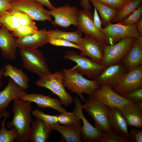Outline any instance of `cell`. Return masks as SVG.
<instances>
[{
  "instance_id": "cell-41",
  "label": "cell",
  "mask_w": 142,
  "mask_h": 142,
  "mask_svg": "<svg viewBox=\"0 0 142 142\" xmlns=\"http://www.w3.org/2000/svg\"><path fill=\"white\" fill-rule=\"evenodd\" d=\"M130 139L132 142H142V129L136 128H130Z\"/></svg>"
},
{
  "instance_id": "cell-39",
  "label": "cell",
  "mask_w": 142,
  "mask_h": 142,
  "mask_svg": "<svg viewBox=\"0 0 142 142\" xmlns=\"http://www.w3.org/2000/svg\"><path fill=\"white\" fill-rule=\"evenodd\" d=\"M122 96L131 100L134 103H142V88L136 89Z\"/></svg>"
},
{
  "instance_id": "cell-34",
  "label": "cell",
  "mask_w": 142,
  "mask_h": 142,
  "mask_svg": "<svg viewBox=\"0 0 142 142\" xmlns=\"http://www.w3.org/2000/svg\"><path fill=\"white\" fill-rule=\"evenodd\" d=\"M48 43L52 45L72 47L80 50V47L77 44L61 38L53 36H48Z\"/></svg>"
},
{
  "instance_id": "cell-16",
  "label": "cell",
  "mask_w": 142,
  "mask_h": 142,
  "mask_svg": "<svg viewBox=\"0 0 142 142\" xmlns=\"http://www.w3.org/2000/svg\"><path fill=\"white\" fill-rule=\"evenodd\" d=\"M127 73L119 62L106 67L94 80L100 86L106 85L113 88Z\"/></svg>"
},
{
  "instance_id": "cell-10",
  "label": "cell",
  "mask_w": 142,
  "mask_h": 142,
  "mask_svg": "<svg viewBox=\"0 0 142 142\" xmlns=\"http://www.w3.org/2000/svg\"><path fill=\"white\" fill-rule=\"evenodd\" d=\"M93 95L98 100L108 106L120 109L125 104L134 102L115 92L111 87L102 85L95 90Z\"/></svg>"
},
{
  "instance_id": "cell-2",
  "label": "cell",
  "mask_w": 142,
  "mask_h": 142,
  "mask_svg": "<svg viewBox=\"0 0 142 142\" xmlns=\"http://www.w3.org/2000/svg\"><path fill=\"white\" fill-rule=\"evenodd\" d=\"M62 72L64 75L63 83L65 88L72 92L77 94L83 102L85 99L83 93L92 96L94 91L100 87L94 80H88L83 77L75 66L68 69H63Z\"/></svg>"
},
{
  "instance_id": "cell-30",
  "label": "cell",
  "mask_w": 142,
  "mask_h": 142,
  "mask_svg": "<svg viewBox=\"0 0 142 142\" xmlns=\"http://www.w3.org/2000/svg\"><path fill=\"white\" fill-rule=\"evenodd\" d=\"M46 33L48 36L58 37L77 44L82 37L83 33L78 29L76 31L73 32L50 29L47 31Z\"/></svg>"
},
{
  "instance_id": "cell-50",
  "label": "cell",
  "mask_w": 142,
  "mask_h": 142,
  "mask_svg": "<svg viewBox=\"0 0 142 142\" xmlns=\"http://www.w3.org/2000/svg\"><path fill=\"white\" fill-rule=\"evenodd\" d=\"M122 0L123 1L126 2H127L130 1L131 0Z\"/></svg>"
},
{
  "instance_id": "cell-3",
  "label": "cell",
  "mask_w": 142,
  "mask_h": 142,
  "mask_svg": "<svg viewBox=\"0 0 142 142\" xmlns=\"http://www.w3.org/2000/svg\"><path fill=\"white\" fill-rule=\"evenodd\" d=\"M63 77L62 71H58L53 74L39 77L35 83L38 87L50 90L59 98L62 105L68 107L74 102V98L65 89L63 83Z\"/></svg>"
},
{
  "instance_id": "cell-29",
  "label": "cell",
  "mask_w": 142,
  "mask_h": 142,
  "mask_svg": "<svg viewBox=\"0 0 142 142\" xmlns=\"http://www.w3.org/2000/svg\"><path fill=\"white\" fill-rule=\"evenodd\" d=\"M10 115L9 111L4 113V119L1 123L0 128V142H14L16 139L17 132L14 127L10 130H7L5 126L6 119Z\"/></svg>"
},
{
  "instance_id": "cell-42",
  "label": "cell",
  "mask_w": 142,
  "mask_h": 142,
  "mask_svg": "<svg viewBox=\"0 0 142 142\" xmlns=\"http://www.w3.org/2000/svg\"><path fill=\"white\" fill-rule=\"evenodd\" d=\"M11 2L10 0H0V17L6 12L11 9Z\"/></svg>"
},
{
  "instance_id": "cell-27",
  "label": "cell",
  "mask_w": 142,
  "mask_h": 142,
  "mask_svg": "<svg viewBox=\"0 0 142 142\" xmlns=\"http://www.w3.org/2000/svg\"><path fill=\"white\" fill-rule=\"evenodd\" d=\"M100 16L102 25L105 27L112 22L118 10L105 5L97 0H89Z\"/></svg>"
},
{
  "instance_id": "cell-37",
  "label": "cell",
  "mask_w": 142,
  "mask_h": 142,
  "mask_svg": "<svg viewBox=\"0 0 142 142\" xmlns=\"http://www.w3.org/2000/svg\"><path fill=\"white\" fill-rule=\"evenodd\" d=\"M97 142H131L127 137L118 136L113 134L110 135L103 133V136Z\"/></svg>"
},
{
  "instance_id": "cell-38",
  "label": "cell",
  "mask_w": 142,
  "mask_h": 142,
  "mask_svg": "<svg viewBox=\"0 0 142 142\" xmlns=\"http://www.w3.org/2000/svg\"><path fill=\"white\" fill-rule=\"evenodd\" d=\"M38 31L28 26L21 25L16 31L13 32L12 34L17 37H22L32 35Z\"/></svg>"
},
{
  "instance_id": "cell-46",
  "label": "cell",
  "mask_w": 142,
  "mask_h": 142,
  "mask_svg": "<svg viewBox=\"0 0 142 142\" xmlns=\"http://www.w3.org/2000/svg\"><path fill=\"white\" fill-rule=\"evenodd\" d=\"M137 30L140 35H142V17L141 16L136 23Z\"/></svg>"
},
{
  "instance_id": "cell-11",
  "label": "cell",
  "mask_w": 142,
  "mask_h": 142,
  "mask_svg": "<svg viewBox=\"0 0 142 142\" xmlns=\"http://www.w3.org/2000/svg\"><path fill=\"white\" fill-rule=\"evenodd\" d=\"M49 11L54 18L52 23L54 25L64 28L71 25L77 26L79 10L76 7L66 4Z\"/></svg>"
},
{
  "instance_id": "cell-14",
  "label": "cell",
  "mask_w": 142,
  "mask_h": 142,
  "mask_svg": "<svg viewBox=\"0 0 142 142\" xmlns=\"http://www.w3.org/2000/svg\"><path fill=\"white\" fill-rule=\"evenodd\" d=\"M93 14L90 10L84 9L79 10L78 29L85 34L94 37L103 45L108 44L104 35L95 26L93 22Z\"/></svg>"
},
{
  "instance_id": "cell-44",
  "label": "cell",
  "mask_w": 142,
  "mask_h": 142,
  "mask_svg": "<svg viewBox=\"0 0 142 142\" xmlns=\"http://www.w3.org/2000/svg\"><path fill=\"white\" fill-rule=\"evenodd\" d=\"M46 6L51 10H52L55 8L51 3L49 0H34Z\"/></svg>"
},
{
  "instance_id": "cell-49",
  "label": "cell",
  "mask_w": 142,
  "mask_h": 142,
  "mask_svg": "<svg viewBox=\"0 0 142 142\" xmlns=\"http://www.w3.org/2000/svg\"><path fill=\"white\" fill-rule=\"evenodd\" d=\"M4 113H0V128H1V120L3 116H4Z\"/></svg>"
},
{
  "instance_id": "cell-36",
  "label": "cell",
  "mask_w": 142,
  "mask_h": 142,
  "mask_svg": "<svg viewBox=\"0 0 142 142\" xmlns=\"http://www.w3.org/2000/svg\"><path fill=\"white\" fill-rule=\"evenodd\" d=\"M142 15V6H140L127 18L117 23L125 25L130 26L136 24Z\"/></svg>"
},
{
  "instance_id": "cell-33",
  "label": "cell",
  "mask_w": 142,
  "mask_h": 142,
  "mask_svg": "<svg viewBox=\"0 0 142 142\" xmlns=\"http://www.w3.org/2000/svg\"><path fill=\"white\" fill-rule=\"evenodd\" d=\"M32 113L37 118H39L43 121L50 127L53 124L59 123L58 115V114L53 115H49L39 109H37L32 110Z\"/></svg>"
},
{
  "instance_id": "cell-20",
  "label": "cell",
  "mask_w": 142,
  "mask_h": 142,
  "mask_svg": "<svg viewBox=\"0 0 142 142\" xmlns=\"http://www.w3.org/2000/svg\"><path fill=\"white\" fill-rule=\"evenodd\" d=\"M108 117L109 126L113 133L130 139L128 125L120 109L116 107L109 108Z\"/></svg>"
},
{
  "instance_id": "cell-23",
  "label": "cell",
  "mask_w": 142,
  "mask_h": 142,
  "mask_svg": "<svg viewBox=\"0 0 142 142\" xmlns=\"http://www.w3.org/2000/svg\"><path fill=\"white\" fill-rule=\"evenodd\" d=\"M80 119L79 118L74 124L69 126H62L59 123L52 125L50 127L53 130L59 132L67 142H80L82 141L81 134L82 126Z\"/></svg>"
},
{
  "instance_id": "cell-24",
  "label": "cell",
  "mask_w": 142,
  "mask_h": 142,
  "mask_svg": "<svg viewBox=\"0 0 142 142\" xmlns=\"http://www.w3.org/2000/svg\"><path fill=\"white\" fill-rule=\"evenodd\" d=\"M120 62L128 72L142 65V48L138 45L136 39L132 47Z\"/></svg>"
},
{
  "instance_id": "cell-45",
  "label": "cell",
  "mask_w": 142,
  "mask_h": 142,
  "mask_svg": "<svg viewBox=\"0 0 142 142\" xmlns=\"http://www.w3.org/2000/svg\"><path fill=\"white\" fill-rule=\"evenodd\" d=\"M89 0H81V5L83 9L90 10L92 8L91 5L89 3Z\"/></svg>"
},
{
  "instance_id": "cell-7",
  "label": "cell",
  "mask_w": 142,
  "mask_h": 142,
  "mask_svg": "<svg viewBox=\"0 0 142 142\" xmlns=\"http://www.w3.org/2000/svg\"><path fill=\"white\" fill-rule=\"evenodd\" d=\"M64 57L75 63V67L79 72L92 80H94L106 67L74 51H67Z\"/></svg>"
},
{
  "instance_id": "cell-13",
  "label": "cell",
  "mask_w": 142,
  "mask_h": 142,
  "mask_svg": "<svg viewBox=\"0 0 142 142\" xmlns=\"http://www.w3.org/2000/svg\"><path fill=\"white\" fill-rule=\"evenodd\" d=\"M74 103L75 108L73 112L83 122L81 131L82 139L88 141L97 142L103 136V133L97 127L93 126L86 118L83 112L82 104L78 97H74Z\"/></svg>"
},
{
  "instance_id": "cell-8",
  "label": "cell",
  "mask_w": 142,
  "mask_h": 142,
  "mask_svg": "<svg viewBox=\"0 0 142 142\" xmlns=\"http://www.w3.org/2000/svg\"><path fill=\"white\" fill-rule=\"evenodd\" d=\"M11 9H16L28 14L33 20L51 22L49 11L45 9L43 5L34 0H16L11 1Z\"/></svg>"
},
{
  "instance_id": "cell-6",
  "label": "cell",
  "mask_w": 142,
  "mask_h": 142,
  "mask_svg": "<svg viewBox=\"0 0 142 142\" xmlns=\"http://www.w3.org/2000/svg\"><path fill=\"white\" fill-rule=\"evenodd\" d=\"M19 54L24 67L40 77L52 73L43 53L37 49H20Z\"/></svg>"
},
{
  "instance_id": "cell-52",
  "label": "cell",
  "mask_w": 142,
  "mask_h": 142,
  "mask_svg": "<svg viewBox=\"0 0 142 142\" xmlns=\"http://www.w3.org/2000/svg\"><path fill=\"white\" fill-rule=\"evenodd\" d=\"M11 1H14L15 0H10Z\"/></svg>"
},
{
  "instance_id": "cell-32",
  "label": "cell",
  "mask_w": 142,
  "mask_h": 142,
  "mask_svg": "<svg viewBox=\"0 0 142 142\" xmlns=\"http://www.w3.org/2000/svg\"><path fill=\"white\" fill-rule=\"evenodd\" d=\"M1 22L9 31L14 32L21 26L16 18L9 11L0 17Z\"/></svg>"
},
{
  "instance_id": "cell-26",
  "label": "cell",
  "mask_w": 142,
  "mask_h": 142,
  "mask_svg": "<svg viewBox=\"0 0 142 142\" xmlns=\"http://www.w3.org/2000/svg\"><path fill=\"white\" fill-rule=\"evenodd\" d=\"M3 75L9 77L20 87L26 90L29 88V78L21 69H18L10 64L4 67Z\"/></svg>"
},
{
  "instance_id": "cell-40",
  "label": "cell",
  "mask_w": 142,
  "mask_h": 142,
  "mask_svg": "<svg viewBox=\"0 0 142 142\" xmlns=\"http://www.w3.org/2000/svg\"><path fill=\"white\" fill-rule=\"evenodd\" d=\"M102 3L118 10L127 3L122 0H97Z\"/></svg>"
},
{
  "instance_id": "cell-1",
  "label": "cell",
  "mask_w": 142,
  "mask_h": 142,
  "mask_svg": "<svg viewBox=\"0 0 142 142\" xmlns=\"http://www.w3.org/2000/svg\"><path fill=\"white\" fill-rule=\"evenodd\" d=\"M13 101V117L11 121L7 123L6 126L8 128L14 127L16 129V142H27L33 121L31 115L33 107L31 103L24 101L19 98Z\"/></svg>"
},
{
  "instance_id": "cell-18",
  "label": "cell",
  "mask_w": 142,
  "mask_h": 142,
  "mask_svg": "<svg viewBox=\"0 0 142 142\" xmlns=\"http://www.w3.org/2000/svg\"><path fill=\"white\" fill-rule=\"evenodd\" d=\"M12 79H9L7 85L0 91V113H4L10 102L27 94Z\"/></svg>"
},
{
  "instance_id": "cell-35",
  "label": "cell",
  "mask_w": 142,
  "mask_h": 142,
  "mask_svg": "<svg viewBox=\"0 0 142 142\" xmlns=\"http://www.w3.org/2000/svg\"><path fill=\"white\" fill-rule=\"evenodd\" d=\"M58 115V120L59 124L64 126H69L75 123L79 119L73 112L67 111L60 113Z\"/></svg>"
},
{
  "instance_id": "cell-47",
  "label": "cell",
  "mask_w": 142,
  "mask_h": 142,
  "mask_svg": "<svg viewBox=\"0 0 142 142\" xmlns=\"http://www.w3.org/2000/svg\"><path fill=\"white\" fill-rule=\"evenodd\" d=\"M5 71L4 67H3L0 69V87H2L3 85L2 79Z\"/></svg>"
},
{
  "instance_id": "cell-12",
  "label": "cell",
  "mask_w": 142,
  "mask_h": 142,
  "mask_svg": "<svg viewBox=\"0 0 142 142\" xmlns=\"http://www.w3.org/2000/svg\"><path fill=\"white\" fill-rule=\"evenodd\" d=\"M77 45L80 47L81 55L88 57L92 60L101 64L103 54V45L94 37L85 34Z\"/></svg>"
},
{
  "instance_id": "cell-5",
  "label": "cell",
  "mask_w": 142,
  "mask_h": 142,
  "mask_svg": "<svg viewBox=\"0 0 142 142\" xmlns=\"http://www.w3.org/2000/svg\"><path fill=\"white\" fill-rule=\"evenodd\" d=\"M136 38L126 37L113 45H103V54L101 64L107 67L119 63L132 47Z\"/></svg>"
},
{
  "instance_id": "cell-15",
  "label": "cell",
  "mask_w": 142,
  "mask_h": 142,
  "mask_svg": "<svg viewBox=\"0 0 142 142\" xmlns=\"http://www.w3.org/2000/svg\"><path fill=\"white\" fill-rule=\"evenodd\" d=\"M140 88H142V65L127 73L113 89L122 95Z\"/></svg>"
},
{
  "instance_id": "cell-17",
  "label": "cell",
  "mask_w": 142,
  "mask_h": 142,
  "mask_svg": "<svg viewBox=\"0 0 142 142\" xmlns=\"http://www.w3.org/2000/svg\"><path fill=\"white\" fill-rule=\"evenodd\" d=\"M46 31V29L43 28L32 35L15 38L17 47L20 49L32 50L48 43Z\"/></svg>"
},
{
  "instance_id": "cell-48",
  "label": "cell",
  "mask_w": 142,
  "mask_h": 142,
  "mask_svg": "<svg viewBox=\"0 0 142 142\" xmlns=\"http://www.w3.org/2000/svg\"><path fill=\"white\" fill-rule=\"evenodd\" d=\"M136 40L138 45L142 48V35H140L136 38Z\"/></svg>"
},
{
  "instance_id": "cell-19",
  "label": "cell",
  "mask_w": 142,
  "mask_h": 142,
  "mask_svg": "<svg viewBox=\"0 0 142 142\" xmlns=\"http://www.w3.org/2000/svg\"><path fill=\"white\" fill-rule=\"evenodd\" d=\"M19 98L24 101L34 103L36 104L39 108H51L60 113L67 111L61 106L62 103L60 100L52 98L50 96L44 95L39 93H27Z\"/></svg>"
},
{
  "instance_id": "cell-28",
  "label": "cell",
  "mask_w": 142,
  "mask_h": 142,
  "mask_svg": "<svg viewBox=\"0 0 142 142\" xmlns=\"http://www.w3.org/2000/svg\"><path fill=\"white\" fill-rule=\"evenodd\" d=\"M142 2V0H131L126 3L122 8L118 10L112 22L117 23L127 18L141 5Z\"/></svg>"
},
{
  "instance_id": "cell-31",
  "label": "cell",
  "mask_w": 142,
  "mask_h": 142,
  "mask_svg": "<svg viewBox=\"0 0 142 142\" xmlns=\"http://www.w3.org/2000/svg\"><path fill=\"white\" fill-rule=\"evenodd\" d=\"M9 11L16 18L21 25L28 26L38 31L33 20L27 13L16 9H11Z\"/></svg>"
},
{
  "instance_id": "cell-25",
  "label": "cell",
  "mask_w": 142,
  "mask_h": 142,
  "mask_svg": "<svg viewBox=\"0 0 142 142\" xmlns=\"http://www.w3.org/2000/svg\"><path fill=\"white\" fill-rule=\"evenodd\" d=\"M52 131L43 121L37 118L32 121L28 141L31 142H46Z\"/></svg>"
},
{
  "instance_id": "cell-21",
  "label": "cell",
  "mask_w": 142,
  "mask_h": 142,
  "mask_svg": "<svg viewBox=\"0 0 142 142\" xmlns=\"http://www.w3.org/2000/svg\"><path fill=\"white\" fill-rule=\"evenodd\" d=\"M128 125L139 128L142 127V103H129L119 109Z\"/></svg>"
},
{
  "instance_id": "cell-43",
  "label": "cell",
  "mask_w": 142,
  "mask_h": 142,
  "mask_svg": "<svg viewBox=\"0 0 142 142\" xmlns=\"http://www.w3.org/2000/svg\"><path fill=\"white\" fill-rule=\"evenodd\" d=\"M93 22L95 27L99 31L102 32L103 29L102 27V22L99 16L97 11L95 7H94Z\"/></svg>"
},
{
  "instance_id": "cell-9",
  "label": "cell",
  "mask_w": 142,
  "mask_h": 142,
  "mask_svg": "<svg viewBox=\"0 0 142 142\" xmlns=\"http://www.w3.org/2000/svg\"><path fill=\"white\" fill-rule=\"evenodd\" d=\"M102 32L105 37L108 44L111 45L125 38H136L141 35L137 30L136 24L128 26L118 23L115 24L111 23L103 28Z\"/></svg>"
},
{
  "instance_id": "cell-4",
  "label": "cell",
  "mask_w": 142,
  "mask_h": 142,
  "mask_svg": "<svg viewBox=\"0 0 142 142\" xmlns=\"http://www.w3.org/2000/svg\"><path fill=\"white\" fill-rule=\"evenodd\" d=\"M82 107L92 116L96 127L104 133L110 135L114 134L109 125L108 113L109 107L98 100L93 95L89 96L85 103L82 105Z\"/></svg>"
},
{
  "instance_id": "cell-22",
  "label": "cell",
  "mask_w": 142,
  "mask_h": 142,
  "mask_svg": "<svg viewBox=\"0 0 142 142\" xmlns=\"http://www.w3.org/2000/svg\"><path fill=\"white\" fill-rule=\"evenodd\" d=\"M4 26L0 28V49L5 59L11 60L15 59L17 48L15 38Z\"/></svg>"
},
{
  "instance_id": "cell-51",
  "label": "cell",
  "mask_w": 142,
  "mask_h": 142,
  "mask_svg": "<svg viewBox=\"0 0 142 142\" xmlns=\"http://www.w3.org/2000/svg\"><path fill=\"white\" fill-rule=\"evenodd\" d=\"M3 26V25L2 24L1 22V21H0V26L1 27Z\"/></svg>"
}]
</instances>
